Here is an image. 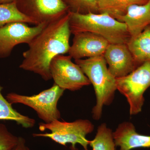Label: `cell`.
I'll list each match as a JSON object with an SVG mask.
<instances>
[{
    "mask_svg": "<svg viewBox=\"0 0 150 150\" xmlns=\"http://www.w3.org/2000/svg\"><path fill=\"white\" fill-rule=\"evenodd\" d=\"M64 91L54 83L50 88L37 95L27 96L11 93L7 95L6 99L12 105L21 103L31 108L40 119L48 123L61 118L57 104Z\"/></svg>",
    "mask_w": 150,
    "mask_h": 150,
    "instance_id": "obj_5",
    "label": "cell"
},
{
    "mask_svg": "<svg viewBox=\"0 0 150 150\" xmlns=\"http://www.w3.org/2000/svg\"><path fill=\"white\" fill-rule=\"evenodd\" d=\"M18 0H0V4H10L16 2Z\"/></svg>",
    "mask_w": 150,
    "mask_h": 150,
    "instance_id": "obj_22",
    "label": "cell"
},
{
    "mask_svg": "<svg viewBox=\"0 0 150 150\" xmlns=\"http://www.w3.org/2000/svg\"><path fill=\"white\" fill-rule=\"evenodd\" d=\"M103 56L115 79L125 76L138 67L126 43H110Z\"/></svg>",
    "mask_w": 150,
    "mask_h": 150,
    "instance_id": "obj_11",
    "label": "cell"
},
{
    "mask_svg": "<svg viewBox=\"0 0 150 150\" xmlns=\"http://www.w3.org/2000/svg\"><path fill=\"white\" fill-rule=\"evenodd\" d=\"M112 135L115 146L120 147V150L150 148V136L137 133L134 124L131 122L119 124Z\"/></svg>",
    "mask_w": 150,
    "mask_h": 150,
    "instance_id": "obj_12",
    "label": "cell"
},
{
    "mask_svg": "<svg viewBox=\"0 0 150 150\" xmlns=\"http://www.w3.org/2000/svg\"><path fill=\"white\" fill-rule=\"evenodd\" d=\"M69 12V25L73 34L88 32L102 36L110 43L127 44L131 35L125 23L105 13Z\"/></svg>",
    "mask_w": 150,
    "mask_h": 150,
    "instance_id": "obj_2",
    "label": "cell"
},
{
    "mask_svg": "<svg viewBox=\"0 0 150 150\" xmlns=\"http://www.w3.org/2000/svg\"><path fill=\"white\" fill-rule=\"evenodd\" d=\"M14 22H22L36 25L35 22L19 11L16 2L0 4V27Z\"/></svg>",
    "mask_w": 150,
    "mask_h": 150,
    "instance_id": "obj_17",
    "label": "cell"
},
{
    "mask_svg": "<svg viewBox=\"0 0 150 150\" xmlns=\"http://www.w3.org/2000/svg\"><path fill=\"white\" fill-rule=\"evenodd\" d=\"M71 33L69 12L48 23L33 39L28 49L23 53V60L19 68L39 75L44 80H50V63L56 56L68 53Z\"/></svg>",
    "mask_w": 150,
    "mask_h": 150,
    "instance_id": "obj_1",
    "label": "cell"
},
{
    "mask_svg": "<svg viewBox=\"0 0 150 150\" xmlns=\"http://www.w3.org/2000/svg\"><path fill=\"white\" fill-rule=\"evenodd\" d=\"M3 87L0 85V120L15 121L25 128L33 127L35 124V120L22 115L14 109L12 104L3 96Z\"/></svg>",
    "mask_w": 150,
    "mask_h": 150,
    "instance_id": "obj_16",
    "label": "cell"
},
{
    "mask_svg": "<svg viewBox=\"0 0 150 150\" xmlns=\"http://www.w3.org/2000/svg\"><path fill=\"white\" fill-rule=\"evenodd\" d=\"M74 35L68 53L75 60L103 56L110 44L102 36L92 33H78Z\"/></svg>",
    "mask_w": 150,
    "mask_h": 150,
    "instance_id": "obj_10",
    "label": "cell"
},
{
    "mask_svg": "<svg viewBox=\"0 0 150 150\" xmlns=\"http://www.w3.org/2000/svg\"><path fill=\"white\" fill-rule=\"evenodd\" d=\"M12 150H32L26 145L25 140L21 137H19L18 142L16 146Z\"/></svg>",
    "mask_w": 150,
    "mask_h": 150,
    "instance_id": "obj_21",
    "label": "cell"
},
{
    "mask_svg": "<svg viewBox=\"0 0 150 150\" xmlns=\"http://www.w3.org/2000/svg\"><path fill=\"white\" fill-rule=\"evenodd\" d=\"M117 90L126 97L131 115L142 111L145 101L144 95L150 87V62L143 63L133 71L116 79Z\"/></svg>",
    "mask_w": 150,
    "mask_h": 150,
    "instance_id": "obj_6",
    "label": "cell"
},
{
    "mask_svg": "<svg viewBox=\"0 0 150 150\" xmlns=\"http://www.w3.org/2000/svg\"><path fill=\"white\" fill-rule=\"evenodd\" d=\"M75 62L81 67L93 86L96 102L92 109L93 118L96 120H99L103 106L111 104L114 99L117 90L116 79L108 71L103 55L77 59Z\"/></svg>",
    "mask_w": 150,
    "mask_h": 150,
    "instance_id": "obj_3",
    "label": "cell"
},
{
    "mask_svg": "<svg viewBox=\"0 0 150 150\" xmlns=\"http://www.w3.org/2000/svg\"><path fill=\"white\" fill-rule=\"evenodd\" d=\"M47 24L30 27L25 23L14 22L0 27V58L10 56L13 48L18 44H29Z\"/></svg>",
    "mask_w": 150,
    "mask_h": 150,
    "instance_id": "obj_8",
    "label": "cell"
},
{
    "mask_svg": "<svg viewBox=\"0 0 150 150\" xmlns=\"http://www.w3.org/2000/svg\"><path fill=\"white\" fill-rule=\"evenodd\" d=\"M25 2L17 5L18 9L36 25L55 21L67 14L69 9L63 0H25Z\"/></svg>",
    "mask_w": 150,
    "mask_h": 150,
    "instance_id": "obj_9",
    "label": "cell"
},
{
    "mask_svg": "<svg viewBox=\"0 0 150 150\" xmlns=\"http://www.w3.org/2000/svg\"><path fill=\"white\" fill-rule=\"evenodd\" d=\"M127 45L138 67L150 62V26L139 35L131 37Z\"/></svg>",
    "mask_w": 150,
    "mask_h": 150,
    "instance_id": "obj_14",
    "label": "cell"
},
{
    "mask_svg": "<svg viewBox=\"0 0 150 150\" xmlns=\"http://www.w3.org/2000/svg\"><path fill=\"white\" fill-rule=\"evenodd\" d=\"M117 20L126 25L131 37L139 35L150 26V0L130 6L126 14Z\"/></svg>",
    "mask_w": 150,
    "mask_h": 150,
    "instance_id": "obj_13",
    "label": "cell"
},
{
    "mask_svg": "<svg viewBox=\"0 0 150 150\" xmlns=\"http://www.w3.org/2000/svg\"><path fill=\"white\" fill-rule=\"evenodd\" d=\"M90 146L93 150H115V143L111 129L105 123H103L98 127L96 136L90 141Z\"/></svg>",
    "mask_w": 150,
    "mask_h": 150,
    "instance_id": "obj_18",
    "label": "cell"
},
{
    "mask_svg": "<svg viewBox=\"0 0 150 150\" xmlns=\"http://www.w3.org/2000/svg\"><path fill=\"white\" fill-rule=\"evenodd\" d=\"M70 12L81 14L98 13L97 0H63Z\"/></svg>",
    "mask_w": 150,
    "mask_h": 150,
    "instance_id": "obj_19",
    "label": "cell"
},
{
    "mask_svg": "<svg viewBox=\"0 0 150 150\" xmlns=\"http://www.w3.org/2000/svg\"><path fill=\"white\" fill-rule=\"evenodd\" d=\"M149 0H97L98 13L109 15L115 19L126 14L130 6L143 5Z\"/></svg>",
    "mask_w": 150,
    "mask_h": 150,
    "instance_id": "obj_15",
    "label": "cell"
},
{
    "mask_svg": "<svg viewBox=\"0 0 150 150\" xmlns=\"http://www.w3.org/2000/svg\"><path fill=\"white\" fill-rule=\"evenodd\" d=\"M19 137L8 131L4 124L0 123V150H12L18 144Z\"/></svg>",
    "mask_w": 150,
    "mask_h": 150,
    "instance_id": "obj_20",
    "label": "cell"
},
{
    "mask_svg": "<svg viewBox=\"0 0 150 150\" xmlns=\"http://www.w3.org/2000/svg\"><path fill=\"white\" fill-rule=\"evenodd\" d=\"M94 129V125L88 120L79 119L71 122L56 120L49 123L39 124L40 131L48 130L51 133L33 134V136L48 138L63 146L71 144L72 150H78L76 147L77 144L81 145L84 150H88V146L90 141L87 139L86 137L92 133Z\"/></svg>",
    "mask_w": 150,
    "mask_h": 150,
    "instance_id": "obj_4",
    "label": "cell"
},
{
    "mask_svg": "<svg viewBox=\"0 0 150 150\" xmlns=\"http://www.w3.org/2000/svg\"><path fill=\"white\" fill-rule=\"evenodd\" d=\"M72 59L69 55L56 56L50 63V71L54 83L64 90L73 91L91 83L81 67L72 62Z\"/></svg>",
    "mask_w": 150,
    "mask_h": 150,
    "instance_id": "obj_7",
    "label": "cell"
}]
</instances>
